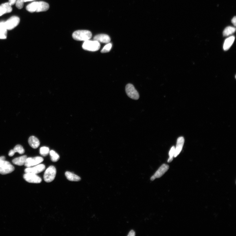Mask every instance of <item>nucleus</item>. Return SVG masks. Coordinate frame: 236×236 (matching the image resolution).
Masks as SVG:
<instances>
[{"label": "nucleus", "instance_id": "obj_28", "mask_svg": "<svg viewBox=\"0 0 236 236\" xmlns=\"http://www.w3.org/2000/svg\"><path fill=\"white\" fill-rule=\"evenodd\" d=\"M7 33L0 32V39H5L7 38Z\"/></svg>", "mask_w": 236, "mask_h": 236}, {"label": "nucleus", "instance_id": "obj_22", "mask_svg": "<svg viewBox=\"0 0 236 236\" xmlns=\"http://www.w3.org/2000/svg\"><path fill=\"white\" fill-rule=\"evenodd\" d=\"M50 149L48 147H43L40 148V153L44 157L48 155L49 153Z\"/></svg>", "mask_w": 236, "mask_h": 236}, {"label": "nucleus", "instance_id": "obj_10", "mask_svg": "<svg viewBox=\"0 0 236 236\" xmlns=\"http://www.w3.org/2000/svg\"><path fill=\"white\" fill-rule=\"evenodd\" d=\"M169 167L168 165L164 164L162 165L156 172V173L151 178L152 181L156 179L160 178L168 170Z\"/></svg>", "mask_w": 236, "mask_h": 236}, {"label": "nucleus", "instance_id": "obj_15", "mask_svg": "<svg viewBox=\"0 0 236 236\" xmlns=\"http://www.w3.org/2000/svg\"><path fill=\"white\" fill-rule=\"evenodd\" d=\"M28 143L31 147L34 149L37 148L40 145L39 140L34 136H31L29 138Z\"/></svg>", "mask_w": 236, "mask_h": 236}, {"label": "nucleus", "instance_id": "obj_30", "mask_svg": "<svg viewBox=\"0 0 236 236\" xmlns=\"http://www.w3.org/2000/svg\"><path fill=\"white\" fill-rule=\"evenodd\" d=\"M135 233L134 230H131L128 234V236H135Z\"/></svg>", "mask_w": 236, "mask_h": 236}, {"label": "nucleus", "instance_id": "obj_31", "mask_svg": "<svg viewBox=\"0 0 236 236\" xmlns=\"http://www.w3.org/2000/svg\"><path fill=\"white\" fill-rule=\"evenodd\" d=\"M15 153L13 152V149H11L9 153V156L10 157H12L14 155Z\"/></svg>", "mask_w": 236, "mask_h": 236}, {"label": "nucleus", "instance_id": "obj_25", "mask_svg": "<svg viewBox=\"0 0 236 236\" xmlns=\"http://www.w3.org/2000/svg\"><path fill=\"white\" fill-rule=\"evenodd\" d=\"M25 0H17L16 3V6L18 8L20 9L23 7Z\"/></svg>", "mask_w": 236, "mask_h": 236}, {"label": "nucleus", "instance_id": "obj_3", "mask_svg": "<svg viewBox=\"0 0 236 236\" xmlns=\"http://www.w3.org/2000/svg\"><path fill=\"white\" fill-rule=\"evenodd\" d=\"M82 47L85 50L95 52L98 51L100 48L101 44L97 41L89 40L84 42L83 45Z\"/></svg>", "mask_w": 236, "mask_h": 236}, {"label": "nucleus", "instance_id": "obj_33", "mask_svg": "<svg viewBox=\"0 0 236 236\" xmlns=\"http://www.w3.org/2000/svg\"><path fill=\"white\" fill-rule=\"evenodd\" d=\"M35 1V0H25L24 2H31Z\"/></svg>", "mask_w": 236, "mask_h": 236}, {"label": "nucleus", "instance_id": "obj_26", "mask_svg": "<svg viewBox=\"0 0 236 236\" xmlns=\"http://www.w3.org/2000/svg\"><path fill=\"white\" fill-rule=\"evenodd\" d=\"M7 30L5 22L2 21L0 22V32L7 33Z\"/></svg>", "mask_w": 236, "mask_h": 236}, {"label": "nucleus", "instance_id": "obj_29", "mask_svg": "<svg viewBox=\"0 0 236 236\" xmlns=\"http://www.w3.org/2000/svg\"><path fill=\"white\" fill-rule=\"evenodd\" d=\"M17 1V0H9V3L11 6H13L16 3Z\"/></svg>", "mask_w": 236, "mask_h": 236}, {"label": "nucleus", "instance_id": "obj_13", "mask_svg": "<svg viewBox=\"0 0 236 236\" xmlns=\"http://www.w3.org/2000/svg\"><path fill=\"white\" fill-rule=\"evenodd\" d=\"M94 40L99 42L108 43L110 42L111 39L109 36L107 35L101 34L95 36Z\"/></svg>", "mask_w": 236, "mask_h": 236}, {"label": "nucleus", "instance_id": "obj_18", "mask_svg": "<svg viewBox=\"0 0 236 236\" xmlns=\"http://www.w3.org/2000/svg\"><path fill=\"white\" fill-rule=\"evenodd\" d=\"M65 175L67 179L70 181H79L81 180L80 177L69 171H66Z\"/></svg>", "mask_w": 236, "mask_h": 236}, {"label": "nucleus", "instance_id": "obj_24", "mask_svg": "<svg viewBox=\"0 0 236 236\" xmlns=\"http://www.w3.org/2000/svg\"><path fill=\"white\" fill-rule=\"evenodd\" d=\"M112 45L111 43H107L101 50V53H104L110 52L112 48Z\"/></svg>", "mask_w": 236, "mask_h": 236}, {"label": "nucleus", "instance_id": "obj_16", "mask_svg": "<svg viewBox=\"0 0 236 236\" xmlns=\"http://www.w3.org/2000/svg\"><path fill=\"white\" fill-rule=\"evenodd\" d=\"M27 158L26 155L17 157L13 160L12 162L13 164L18 166H23L24 165Z\"/></svg>", "mask_w": 236, "mask_h": 236}, {"label": "nucleus", "instance_id": "obj_14", "mask_svg": "<svg viewBox=\"0 0 236 236\" xmlns=\"http://www.w3.org/2000/svg\"><path fill=\"white\" fill-rule=\"evenodd\" d=\"M12 10L11 6L9 2L1 4L0 5V17L6 13H11Z\"/></svg>", "mask_w": 236, "mask_h": 236}, {"label": "nucleus", "instance_id": "obj_1", "mask_svg": "<svg viewBox=\"0 0 236 236\" xmlns=\"http://www.w3.org/2000/svg\"><path fill=\"white\" fill-rule=\"evenodd\" d=\"M49 8V4L44 2H35L31 3L26 7L28 12L32 13L34 12H40L47 11Z\"/></svg>", "mask_w": 236, "mask_h": 236}, {"label": "nucleus", "instance_id": "obj_4", "mask_svg": "<svg viewBox=\"0 0 236 236\" xmlns=\"http://www.w3.org/2000/svg\"><path fill=\"white\" fill-rule=\"evenodd\" d=\"M57 171L53 166H49L45 172L44 179L45 182L49 183L52 182L55 179Z\"/></svg>", "mask_w": 236, "mask_h": 236}, {"label": "nucleus", "instance_id": "obj_17", "mask_svg": "<svg viewBox=\"0 0 236 236\" xmlns=\"http://www.w3.org/2000/svg\"><path fill=\"white\" fill-rule=\"evenodd\" d=\"M235 40L234 36H231L226 39L224 42L223 49L225 51L227 50L233 44Z\"/></svg>", "mask_w": 236, "mask_h": 236}, {"label": "nucleus", "instance_id": "obj_27", "mask_svg": "<svg viewBox=\"0 0 236 236\" xmlns=\"http://www.w3.org/2000/svg\"><path fill=\"white\" fill-rule=\"evenodd\" d=\"M5 160L6 157H5L2 156L0 157V168L9 163V162L8 161H6Z\"/></svg>", "mask_w": 236, "mask_h": 236}, {"label": "nucleus", "instance_id": "obj_23", "mask_svg": "<svg viewBox=\"0 0 236 236\" xmlns=\"http://www.w3.org/2000/svg\"><path fill=\"white\" fill-rule=\"evenodd\" d=\"M175 153V147L174 146H172L170 149L169 152V158L168 160V162H171L173 160V158L174 157Z\"/></svg>", "mask_w": 236, "mask_h": 236}, {"label": "nucleus", "instance_id": "obj_21", "mask_svg": "<svg viewBox=\"0 0 236 236\" xmlns=\"http://www.w3.org/2000/svg\"><path fill=\"white\" fill-rule=\"evenodd\" d=\"M14 153H19L20 154H23L25 152V150L23 147L20 145H17L13 149Z\"/></svg>", "mask_w": 236, "mask_h": 236}, {"label": "nucleus", "instance_id": "obj_2", "mask_svg": "<svg viewBox=\"0 0 236 236\" xmlns=\"http://www.w3.org/2000/svg\"><path fill=\"white\" fill-rule=\"evenodd\" d=\"M92 36V33L87 30L76 31L72 35V37L75 40L77 41H84V42L91 39Z\"/></svg>", "mask_w": 236, "mask_h": 236}, {"label": "nucleus", "instance_id": "obj_19", "mask_svg": "<svg viewBox=\"0 0 236 236\" xmlns=\"http://www.w3.org/2000/svg\"><path fill=\"white\" fill-rule=\"evenodd\" d=\"M236 29L234 27L228 26L226 27L223 31V35L224 36H228L232 34L235 32Z\"/></svg>", "mask_w": 236, "mask_h": 236}, {"label": "nucleus", "instance_id": "obj_11", "mask_svg": "<svg viewBox=\"0 0 236 236\" xmlns=\"http://www.w3.org/2000/svg\"><path fill=\"white\" fill-rule=\"evenodd\" d=\"M184 139L183 137H179L177 141L176 147H175V157L178 156L182 151L184 143Z\"/></svg>", "mask_w": 236, "mask_h": 236}, {"label": "nucleus", "instance_id": "obj_6", "mask_svg": "<svg viewBox=\"0 0 236 236\" xmlns=\"http://www.w3.org/2000/svg\"><path fill=\"white\" fill-rule=\"evenodd\" d=\"M20 20L19 17L17 16L11 17L5 22L7 30H11L15 28L19 24Z\"/></svg>", "mask_w": 236, "mask_h": 236}, {"label": "nucleus", "instance_id": "obj_8", "mask_svg": "<svg viewBox=\"0 0 236 236\" xmlns=\"http://www.w3.org/2000/svg\"><path fill=\"white\" fill-rule=\"evenodd\" d=\"M24 178L27 182L30 183H39L42 181L41 178L37 174L27 173L24 175Z\"/></svg>", "mask_w": 236, "mask_h": 236}, {"label": "nucleus", "instance_id": "obj_9", "mask_svg": "<svg viewBox=\"0 0 236 236\" xmlns=\"http://www.w3.org/2000/svg\"><path fill=\"white\" fill-rule=\"evenodd\" d=\"M45 168V165L43 164H39L33 167H27L25 170V173H29L37 174L43 171Z\"/></svg>", "mask_w": 236, "mask_h": 236}, {"label": "nucleus", "instance_id": "obj_7", "mask_svg": "<svg viewBox=\"0 0 236 236\" xmlns=\"http://www.w3.org/2000/svg\"><path fill=\"white\" fill-rule=\"evenodd\" d=\"M43 161V158L40 157L27 158L24 165L27 168L31 167L39 164Z\"/></svg>", "mask_w": 236, "mask_h": 236}, {"label": "nucleus", "instance_id": "obj_12", "mask_svg": "<svg viewBox=\"0 0 236 236\" xmlns=\"http://www.w3.org/2000/svg\"><path fill=\"white\" fill-rule=\"evenodd\" d=\"M15 170V168L9 162L0 168V174L5 175L11 173Z\"/></svg>", "mask_w": 236, "mask_h": 236}, {"label": "nucleus", "instance_id": "obj_5", "mask_svg": "<svg viewBox=\"0 0 236 236\" xmlns=\"http://www.w3.org/2000/svg\"><path fill=\"white\" fill-rule=\"evenodd\" d=\"M125 90L127 95L130 98L135 100H138L139 99V94L132 84H128L127 85Z\"/></svg>", "mask_w": 236, "mask_h": 236}, {"label": "nucleus", "instance_id": "obj_32", "mask_svg": "<svg viewBox=\"0 0 236 236\" xmlns=\"http://www.w3.org/2000/svg\"><path fill=\"white\" fill-rule=\"evenodd\" d=\"M231 22H232V24L234 26H235L236 24V17L235 16L233 17L232 20H231Z\"/></svg>", "mask_w": 236, "mask_h": 236}, {"label": "nucleus", "instance_id": "obj_20", "mask_svg": "<svg viewBox=\"0 0 236 236\" xmlns=\"http://www.w3.org/2000/svg\"><path fill=\"white\" fill-rule=\"evenodd\" d=\"M51 160L53 162H56L60 159V157L55 151L51 150L49 152Z\"/></svg>", "mask_w": 236, "mask_h": 236}]
</instances>
